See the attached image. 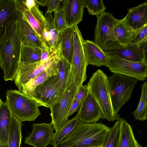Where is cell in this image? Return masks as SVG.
<instances>
[{
    "label": "cell",
    "instance_id": "obj_42",
    "mask_svg": "<svg viewBox=\"0 0 147 147\" xmlns=\"http://www.w3.org/2000/svg\"><path fill=\"white\" fill-rule=\"evenodd\" d=\"M0 147H9L8 142L0 141Z\"/></svg>",
    "mask_w": 147,
    "mask_h": 147
},
{
    "label": "cell",
    "instance_id": "obj_9",
    "mask_svg": "<svg viewBox=\"0 0 147 147\" xmlns=\"http://www.w3.org/2000/svg\"><path fill=\"white\" fill-rule=\"evenodd\" d=\"M106 54L107 66L112 72L130 76L139 81L146 80L147 64L144 62L129 61Z\"/></svg>",
    "mask_w": 147,
    "mask_h": 147
},
{
    "label": "cell",
    "instance_id": "obj_21",
    "mask_svg": "<svg viewBox=\"0 0 147 147\" xmlns=\"http://www.w3.org/2000/svg\"><path fill=\"white\" fill-rule=\"evenodd\" d=\"M83 45L88 65L107 66L106 54L97 44L92 41L84 39Z\"/></svg>",
    "mask_w": 147,
    "mask_h": 147
},
{
    "label": "cell",
    "instance_id": "obj_27",
    "mask_svg": "<svg viewBox=\"0 0 147 147\" xmlns=\"http://www.w3.org/2000/svg\"><path fill=\"white\" fill-rule=\"evenodd\" d=\"M22 125V122L13 115L8 140L9 147H20Z\"/></svg>",
    "mask_w": 147,
    "mask_h": 147
},
{
    "label": "cell",
    "instance_id": "obj_43",
    "mask_svg": "<svg viewBox=\"0 0 147 147\" xmlns=\"http://www.w3.org/2000/svg\"><path fill=\"white\" fill-rule=\"evenodd\" d=\"M60 147H71L66 143H64L61 145Z\"/></svg>",
    "mask_w": 147,
    "mask_h": 147
},
{
    "label": "cell",
    "instance_id": "obj_39",
    "mask_svg": "<svg viewBox=\"0 0 147 147\" xmlns=\"http://www.w3.org/2000/svg\"><path fill=\"white\" fill-rule=\"evenodd\" d=\"M143 52L144 59L143 62L147 64V38L140 45Z\"/></svg>",
    "mask_w": 147,
    "mask_h": 147
},
{
    "label": "cell",
    "instance_id": "obj_28",
    "mask_svg": "<svg viewBox=\"0 0 147 147\" xmlns=\"http://www.w3.org/2000/svg\"><path fill=\"white\" fill-rule=\"evenodd\" d=\"M70 70V65L62 55L59 61V70L57 74L59 86L56 103L59 101L64 91Z\"/></svg>",
    "mask_w": 147,
    "mask_h": 147
},
{
    "label": "cell",
    "instance_id": "obj_40",
    "mask_svg": "<svg viewBox=\"0 0 147 147\" xmlns=\"http://www.w3.org/2000/svg\"><path fill=\"white\" fill-rule=\"evenodd\" d=\"M21 0L23 4L29 9H30L37 3L35 0Z\"/></svg>",
    "mask_w": 147,
    "mask_h": 147
},
{
    "label": "cell",
    "instance_id": "obj_15",
    "mask_svg": "<svg viewBox=\"0 0 147 147\" xmlns=\"http://www.w3.org/2000/svg\"><path fill=\"white\" fill-rule=\"evenodd\" d=\"M17 29L18 34L22 45L41 49L44 46H46L23 15L17 22Z\"/></svg>",
    "mask_w": 147,
    "mask_h": 147
},
{
    "label": "cell",
    "instance_id": "obj_38",
    "mask_svg": "<svg viewBox=\"0 0 147 147\" xmlns=\"http://www.w3.org/2000/svg\"><path fill=\"white\" fill-rule=\"evenodd\" d=\"M82 102H80L74 98L71 105L69 111L67 116L68 117L72 115L79 109Z\"/></svg>",
    "mask_w": 147,
    "mask_h": 147
},
{
    "label": "cell",
    "instance_id": "obj_11",
    "mask_svg": "<svg viewBox=\"0 0 147 147\" xmlns=\"http://www.w3.org/2000/svg\"><path fill=\"white\" fill-rule=\"evenodd\" d=\"M61 53L45 61L29 64H20L18 72L14 79V83L19 90L22 86L38 75L51 65L61 54Z\"/></svg>",
    "mask_w": 147,
    "mask_h": 147
},
{
    "label": "cell",
    "instance_id": "obj_20",
    "mask_svg": "<svg viewBox=\"0 0 147 147\" xmlns=\"http://www.w3.org/2000/svg\"><path fill=\"white\" fill-rule=\"evenodd\" d=\"M127 26L135 31L147 24V1L135 7L129 9L123 18Z\"/></svg>",
    "mask_w": 147,
    "mask_h": 147
},
{
    "label": "cell",
    "instance_id": "obj_41",
    "mask_svg": "<svg viewBox=\"0 0 147 147\" xmlns=\"http://www.w3.org/2000/svg\"><path fill=\"white\" fill-rule=\"evenodd\" d=\"M38 4L42 7L47 5L48 0H35Z\"/></svg>",
    "mask_w": 147,
    "mask_h": 147
},
{
    "label": "cell",
    "instance_id": "obj_14",
    "mask_svg": "<svg viewBox=\"0 0 147 147\" xmlns=\"http://www.w3.org/2000/svg\"><path fill=\"white\" fill-rule=\"evenodd\" d=\"M15 0L18 7L22 12L24 17L44 44L43 34L46 29L47 23L42 12L39 8V5L37 3L32 8L29 9L23 4L21 0Z\"/></svg>",
    "mask_w": 147,
    "mask_h": 147
},
{
    "label": "cell",
    "instance_id": "obj_34",
    "mask_svg": "<svg viewBox=\"0 0 147 147\" xmlns=\"http://www.w3.org/2000/svg\"><path fill=\"white\" fill-rule=\"evenodd\" d=\"M53 19L56 28L59 33L68 27L65 12L63 9L61 8L54 12Z\"/></svg>",
    "mask_w": 147,
    "mask_h": 147
},
{
    "label": "cell",
    "instance_id": "obj_32",
    "mask_svg": "<svg viewBox=\"0 0 147 147\" xmlns=\"http://www.w3.org/2000/svg\"><path fill=\"white\" fill-rule=\"evenodd\" d=\"M84 2L89 14L92 16L100 15L106 9L102 0H84Z\"/></svg>",
    "mask_w": 147,
    "mask_h": 147
},
{
    "label": "cell",
    "instance_id": "obj_7",
    "mask_svg": "<svg viewBox=\"0 0 147 147\" xmlns=\"http://www.w3.org/2000/svg\"><path fill=\"white\" fill-rule=\"evenodd\" d=\"M95 30V42L103 51H108L118 44L114 32L116 19L109 12H104L97 16Z\"/></svg>",
    "mask_w": 147,
    "mask_h": 147
},
{
    "label": "cell",
    "instance_id": "obj_3",
    "mask_svg": "<svg viewBox=\"0 0 147 147\" xmlns=\"http://www.w3.org/2000/svg\"><path fill=\"white\" fill-rule=\"evenodd\" d=\"M87 86L100 107L101 118L109 121L118 120L120 116L113 108L107 75L102 70L98 69L93 74Z\"/></svg>",
    "mask_w": 147,
    "mask_h": 147
},
{
    "label": "cell",
    "instance_id": "obj_26",
    "mask_svg": "<svg viewBox=\"0 0 147 147\" xmlns=\"http://www.w3.org/2000/svg\"><path fill=\"white\" fill-rule=\"evenodd\" d=\"M134 32L123 19H117L114 26V32L117 41L119 44L121 45L130 44Z\"/></svg>",
    "mask_w": 147,
    "mask_h": 147
},
{
    "label": "cell",
    "instance_id": "obj_36",
    "mask_svg": "<svg viewBox=\"0 0 147 147\" xmlns=\"http://www.w3.org/2000/svg\"><path fill=\"white\" fill-rule=\"evenodd\" d=\"M88 91V89L87 85H82L79 88L74 98L80 102H82L87 95Z\"/></svg>",
    "mask_w": 147,
    "mask_h": 147
},
{
    "label": "cell",
    "instance_id": "obj_17",
    "mask_svg": "<svg viewBox=\"0 0 147 147\" xmlns=\"http://www.w3.org/2000/svg\"><path fill=\"white\" fill-rule=\"evenodd\" d=\"M61 8L65 12L68 27L73 26L82 20L85 7L84 0H63Z\"/></svg>",
    "mask_w": 147,
    "mask_h": 147
},
{
    "label": "cell",
    "instance_id": "obj_6",
    "mask_svg": "<svg viewBox=\"0 0 147 147\" xmlns=\"http://www.w3.org/2000/svg\"><path fill=\"white\" fill-rule=\"evenodd\" d=\"M79 88L70 70L63 93L59 101L50 108L51 123L55 131L61 129L69 120L68 114Z\"/></svg>",
    "mask_w": 147,
    "mask_h": 147
},
{
    "label": "cell",
    "instance_id": "obj_5",
    "mask_svg": "<svg viewBox=\"0 0 147 147\" xmlns=\"http://www.w3.org/2000/svg\"><path fill=\"white\" fill-rule=\"evenodd\" d=\"M113 109L118 114L123 106L131 98L132 92L138 80L134 77L113 73L108 77Z\"/></svg>",
    "mask_w": 147,
    "mask_h": 147
},
{
    "label": "cell",
    "instance_id": "obj_23",
    "mask_svg": "<svg viewBox=\"0 0 147 147\" xmlns=\"http://www.w3.org/2000/svg\"><path fill=\"white\" fill-rule=\"evenodd\" d=\"M59 40L61 48L62 55L71 66L74 50L73 26L68 27L59 33Z\"/></svg>",
    "mask_w": 147,
    "mask_h": 147
},
{
    "label": "cell",
    "instance_id": "obj_19",
    "mask_svg": "<svg viewBox=\"0 0 147 147\" xmlns=\"http://www.w3.org/2000/svg\"><path fill=\"white\" fill-rule=\"evenodd\" d=\"M61 54L50 66L22 86L21 91L30 97L35 88L53 76L58 73Z\"/></svg>",
    "mask_w": 147,
    "mask_h": 147
},
{
    "label": "cell",
    "instance_id": "obj_25",
    "mask_svg": "<svg viewBox=\"0 0 147 147\" xmlns=\"http://www.w3.org/2000/svg\"><path fill=\"white\" fill-rule=\"evenodd\" d=\"M12 112L6 102L0 99V141L7 142Z\"/></svg>",
    "mask_w": 147,
    "mask_h": 147
},
{
    "label": "cell",
    "instance_id": "obj_8",
    "mask_svg": "<svg viewBox=\"0 0 147 147\" xmlns=\"http://www.w3.org/2000/svg\"><path fill=\"white\" fill-rule=\"evenodd\" d=\"M74 50L71 71L74 81L79 87L86 80L87 64L83 47V38L77 25L73 26Z\"/></svg>",
    "mask_w": 147,
    "mask_h": 147
},
{
    "label": "cell",
    "instance_id": "obj_2",
    "mask_svg": "<svg viewBox=\"0 0 147 147\" xmlns=\"http://www.w3.org/2000/svg\"><path fill=\"white\" fill-rule=\"evenodd\" d=\"M110 129L101 122L87 123L79 121L60 145L65 143L71 147H102Z\"/></svg>",
    "mask_w": 147,
    "mask_h": 147
},
{
    "label": "cell",
    "instance_id": "obj_24",
    "mask_svg": "<svg viewBox=\"0 0 147 147\" xmlns=\"http://www.w3.org/2000/svg\"><path fill=\"white\" fill-rule=\"evenodd\" d=\"M120 121L118 147H142L136 141L132 128L121 117Z\"/></svg>",
    "mask_w": 147,
    "mask_h": 147
},
{
    "label": "cell",
    "instance_id": "obj_4",
    "mask_svg": "<svg viewBox=\"0 0 147 147\" xmlns=\"http://www.w3.org/2000/svg\"><path fill=\"white\" fill-rule=\"evenodd\" d=\"M6 96L5 102L13 115L22 122L34 121L41 114L38 107L43 105L21 91L8 90Z\"/></svg>",
    "mask_w": 147,
    "mask_h": 147
},
{
    "label": "cell",
    "instance_id": "obj_12",
    "mask_svg": "<svg viewBox=\"0 0 147 147\" xmlns=\"http://www.w3.org/2000/svg\"><path fill=\"white\" fill-rule=\"evenodd\" d=\"M54 130L51 123H34L31 132L25 138L24 143L33 147H46L50 144L53 146L52 138Z\"/></svg>",
    "mask_w": 147,
    "mask_h": 147
},
{
    "label": "cell",
    "instance_id": "obj_37",
    "mask_svg": "<svg viewBox=\"0 0 147 147\" xmlns=\"http://www.w3.org/2000/svg\"><path fill=\"white\" fill-rule=\"evenodd\" d=\"M62 0H48L46 6L47 12L51 13L60 9Z\"/></svg>",
    "mask_w": 147,
    "mask_h": 147
},
{
    "label": "cell",
    "instance_id": "obj_18",
    "mask_svg": "<svg viewBox=\"0 0 147 147\" xmlns=\"http://www.w3.org/2000/svg\"><path fill=\"white\" fill-rule=\"evenodd\" d=\"M22 15L15 0H0V35L8 22L17 21Z\"/></svg>",
    "mask_w": 147,
    "mask_h": 147
},
{
    "label": "cell",
    "instance_id": "obj_33",
    "mask_svg": "<svg viewBox=\"0 0 147 147\" xmlns=\"http://www.w3.org/2000/svg\"><path fill=\"white\" fill-rule=\"evenodd\" d=\"M120 123L119 119L117 121L114 125L110 128L106 141L102 147H118Z\"/></svg>",
    "mask_w": 147,
    "mask_h": 147
},
{
    "label": "cell",
    "instance_id": "obj_35",
    "mask_svg": "<svg viewBox=\"0 0 147 147\" xmlns=\"http://www.w3.org/2000/svg\"><path fill=\"white\" fill-rule=\"evenodd\" d=\"M147 38V24L141 28L134 31L130 44L140 46V44Z\"/></svg>",
    "mask_w": 147,
    "mask_h": 147
},
{
    "label": "cell",
    "instance_id": "obj_1",
    "mask_svg": "<svg viewBox=\"0 0 147 147\" xmlns=\"http://www.w3.org/2000/svg\"><path fill=\"white\" fill-rule=\"evenodd\" d=\"M17 22H8L0 35V65L6 81L14 80L20 66L22 43L18 34Z\"/></svg>",
    "mask_w": 147,
    "mask_h": 147
},
{
    "label": "cell",
    "instance_id": "obj_22",
    "mask_svg": "<svg viewBox=\"0 0 147 147\" xmlns=\"http://www.w3.org/2000/svg\"><path fill=\"white\" fill-rule=\"evenodd\" d=\"M44 16L47 24L43 34L44 44L48 47L59 49L61 47L59 43V33L56 28L52 13L46 11Z\"/></svg>",
    "mask_w": 147,
    "mask_h": 147
},
{
    "label": "cell",
    "instance_id": "obj_16",
    "mask_svg": "<svg viewBox=\"0 0 147 147\" xmlns=\"http://www.w3.org/2000/svg\"><path fill=\"white\" fill-rule=\"evenodd\" d=\"M108 55L123 59L136 62H143L144 55L140 46L136 44L121 45L119 44L114 48L105 52Z\"/></svg>",
    "mask_w": 147,
    "mask_h": 147
},
{
    "label": "cell",
    "instance_id": "obj_10",
    "mask_svg": "<svg viewBox=\"0 0 147 147\" xmlns=\"http://www.w3.org/2000/svg\"><path fill=\"white\" fill-rule=\"evenodd\" d=\"M59 86L57 74L37 86L30 97L43 104L44 107L50 108L56 103Z\"/></svg>",
    "mask_w": 147,
    "mask_h": 147
},
{
    "label": "cell",
    "instance_id": "obj_44",
    "mask_svg": "<svg viewBox=\"0 0 147 147\" xmlns=\"http://www.w3.org/2000/svg\"></svg>",
    "mask_w": 147,
    "mask_h": 147
},
{
    "label": "cell",
    "instance_id": "obj_29",
    "mask_svg": "<svg viewBox=\"0 0 147 147\" xmlns=\"http://www.w3.org/2000/svg\"><path fill=\"white\" fill-rule=\"evenodd\" d=\"M41 49L34 47L26 46L22 44L20 64H29L41 61Z\"/></svg>",
    "mask_w": 147,
    "mask_h": 147
},
{
    "label": "cell",
    "instance_id": "obj_30",
    "mask_svg": "<svg viewBox=\"0 0 147 147\" xmlns=\"http://www.w3.org/2000/svg\"><path fill=\"white\" fill-rule=\"evenodd\" d=\"M79 122L75 116L69 120L59 130L55 131L52 138L53 147H59L63 140L75 128Z\"/></svg>",
    "mask_w": 147,
    "mask_h": 147
},
{
    "label": "cell",
    "instance_id": "obj_13",
    "mask_svg": "<svg viewBox=\"0 0 147 147\" xmlns=\"http://www.w3.org/2000/svg\"><path fill=\"white\" fill-rule=\"evenodd\" d=\"M76 116L79 121L87 123H96L102 118L100 107L89 90Z\"/></svg>",
    "mask_w": 147,
    "mask_h": 147
},
{
    "label": "cell",
    "instance_id": "obj_31",
    "mask_svg": "<svg viewBox=\"0 0 147 147\" xmlns=\"http://www.w3.org/2000/svg\"><path fill=\"white\" fill-rule=\"evenodd\" d=\"M141 96L137 107L133 113L136 120L143 121L147 119V80L141 86Z\"/></svg>",
    "mask_w": 147,
    "mask_h": 147
}]
</instances>
